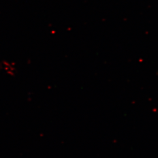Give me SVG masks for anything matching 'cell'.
Returning <instances> with one entry per match:
<instances>
[{
    "label": "cell",
    "instance_id": "1",
    "mask_svg": "<svg viewBox=\"0 0 158 158\" xmlns=\"http://www.w3.org/2000/svg\"><path fill=\"white\" fill-rule=\"evenodd\" d=\"M2 66L4 68V70H5L7 73L8 74H13V71H14V69L13 66L12 64H10V63L8 62V66H6L4 63L3 65H2Z\"/></svg>",
    "mask_w": 158,
    "mask_h": 158
}]
</instances>
